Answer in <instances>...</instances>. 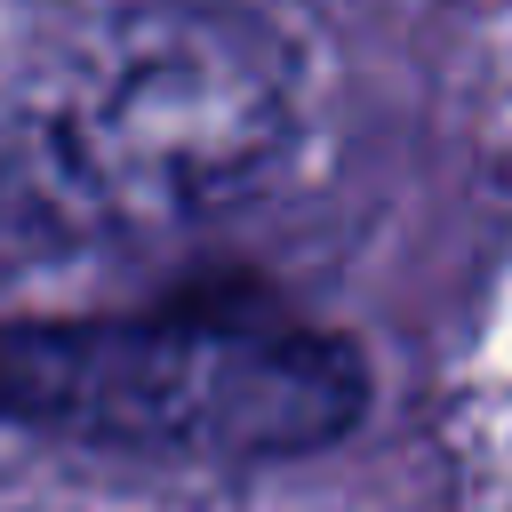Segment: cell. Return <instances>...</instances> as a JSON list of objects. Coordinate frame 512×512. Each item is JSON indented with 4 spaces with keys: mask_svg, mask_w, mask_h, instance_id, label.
<instances>
[{
    "mask_svg": "<svg viewBox=\"0 0 512 512\" xmlns=\"http://www.w3.org/2000/svg\"><path fill=\"white\" fill-rule=\"evenodd\" d=\"M296 136V56L232 0H144L96 24L24 136L32 216L176 232L240 200Z\"/></svg>",
    "mask_w": 512,
    "mask_h": 512,
    "instance_id": "obj_1",
    "label": "cell"
},
{
    "mask_svg": "<svg viewBox=\"0 0 512 512\" xmlns=\"http://www.w3.org/2000/svg\"><path fill=\"white\" fill-rule=\"evenodd\" d=\"M360 408V360L280 312L0 320V424L56 440L272 464L344 440Z\"/></svg>",
    "mask_w": 512,
    "mask_h": 512,
    "instance_id": "obj_2",
    "label": "cell"
}]
</instances>
